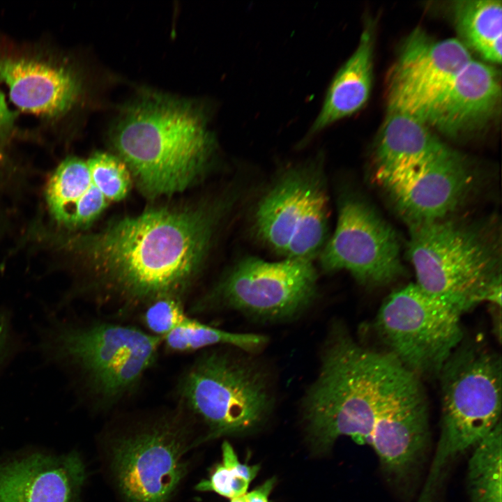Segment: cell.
I'll return each instance as SVG.
<instances>
[{
	"label": "cell",
	"instance_id": "obj_18",
	"mask_svg": "<svg viewBox=\"0 0 502 502\" xmlns=\"http://www.w3.org/2000/svg\"><path fill=\"white\" fill-rule=\"evenodd\" d=\"M0 79L13 102L23 111L56 116L68 111L79 92L75 75L66 66L27 56L0 59Z\"/></svg>",
	"mask_w": 502,
	"mask_h": 502
},
{
	"label": "cell",
	"instance_id": "obj_21",
	"mask_svg": "<svg viewBox=\"0 0 502 502\" xmlns=\"http://www.w3.org/2000/svg\"><path fill=\"white\" fill-rule=\"evenodd\" d=\"M458 38L470 51L491 63L501 62L502 3L499 0H459L452 5Z\"/></svg>",
	"mask_w": 502,
	"mask_h": 502
},
{
	"label": "cell",
	"instance_id": "obj_27",
	"mask_svg": "<svg viewBox=\"0 0 502 502\" xmlns=\"http://www.w3.org/2000/svg\"><path fill=\"white\" fill-rule=\"evenodd\" d=\"M9 319L3 312H0V364L5 358L10 342Z\"/></svg>",
	"mask_w": 502,
	"mask_h": 502
},
{
	"label": "cell",
	"instance_id": "obj_12",
	"mask_svg": "<svg viewBox=\"0 0 502 502\" xmlns=\"http://www.w3.org/2000/svg\"><path fill=\"white\" fill-rule=\"evenodd\" d=\"M319 257L325 271H346L366 286L386 285L404 273L396 231L357 195L340 199L335 229Z\"/></svg>",
	"mask_w": 502,
	"mask_h": 502
},
{
	"label": "cell",
	"instance_id": "obj_4",
	"mask_svg": "<svg viewBox=\"0 0 502 502\" xmlns=\"http://www.w3.org/2000/svg\"><path fill=\"white\" fill-rule=\"evenodd\" d=\"M416 284L464 314L483 301L501 306V238L492 221L452 216L409 227Z\"/></svg>",
	"mask_w": 502,
	"mask_h": 502
},
{
	"label": "cell",
	"instance_id": "obj_22",
	"mask_svg": "<svg viewBox=\"0 0 502 502\" xmlns=\"http://www.w3.org/2000/svg\"><path fill=\"white\" fill-rule=\"evenodd\" d=\"M266 342L264 335L225 330L192 317L183 326L162 337V346L167 351L177 353L203 351L215 346H231L254 352Z\"/></svg>",
	"mask_w": 502,
	"mask_h": 502
},
{
	"label": "cell",
	"instance_id": "obj_16",
	"mask_svg": "<svg viewBox=\"0 0 502 502\" xmlns=\"http://www.w3.org/2000/svg\"><path fill=\"white\" fill-rule=\"evenodd\" d=\"M500 74L490 64L472 59L433 103L423 121L429 127L457 137L480 129L498 112Z\"/></svg>",
	"mask_w": 502,
	"mask_h": 502
},
{
	"label": "cell",
	"instance_id": "obj_26",
	"mask_svg": "<svg viewBox=\"0 0 502 502\" xmlns=\"http://www.w3.org/2000/svg\"><path fill=\"white\" fill-rule=\"evenodd\" d=\"M275 482L274 478H270L252 491L231 499L230 502H269Z\"/></svg>",
	"mask_w": 502,
	"mask_h": 502
},
{
	"label": "cell",
	"instance_id": "obj_11",
	"mask_svg": "<svg viewBox=\"0 0 502 502\" xmlns=\"http://www.w3.org/2000/svg\"><path fill=\"white\" fill-rule=\"evenodd\" d=\"M312 262L244 257L209 293L195 301L189 312L233 310L265 321L296 318L317 295V273Z\"/></svg>",
	"mask_w": 502,
	"mask_h": 502
},
{
	"label": "cell",
	"instance_id": "obj_14",
	"mask_svg": "<svg viewBox=\"0 0 502 502\" xmlns=\"http://www.w3.org/2000/svg\"><path fill=\"white\" fill-rule=\"evenodd\" d=\"M458 38L437 40L416 28L403 43L388 73V110L423 120L433 103L472 60Z\"/></svg>",
	"mask_w": 502,
	"mask_h": 502
},
{
	"label": "cell",
	"instance_id": "obj_15",
	"mask_svg": "<svg viewBox=\"0 0 502 502\" xmlns=\"http://www.w3.org/2000/svg\"><path fill=\"white\" fill-rule=\"evenodd\" d=\"M476 174L452 149L381 184L409 227L438 221L457 211L473 190Z\"/></svg>",
	"mask_w": 502,
	"mask_h": 502
},
{
	"label": "cell",
	"instance_id": "obj_10",
	"mask_svg": "<svg viewBox=\"0 0 502 502\" xmlns=\"http://www.w3.org/2000/svg\"><path fill=\"white\" fill-rule=\"evenodd\" d=\"M462 314L411 283L386 297L374 328L386 351L421 379L439 376L462 342Z\"/></svg>",
	"mask_w": 502,
	"mask_h": 502
},
{
	"label": "cell",
	"instance_id": "obj_25",
	"mask_svg": "<svg viewBox=\"0 0 502 502\" xmlns=\"http://www.w3.org/2000/svg\"><path fill=\"white\" fill-rule=\"evenodd\" d=\"M190 317L184 302L170 297L153 301L142 312L145 330L160 337L181 327Z\"/></svg>",
	"mask_w": 502,
	"mask_h": 502
},
{
	"label": "cell",
	"instance_id": "obj_3",
	"mask_svg": "<svg viewBox=\"0 0 502 502\" xmlns=\"http://www.w3.org/2000/svg\"><path fill=\"white\" fill-rule=\"evenodd\" d=\"M112 140L143 193L181 192L206 170L216 148L204 113L184 101L145 94L117 121Z\"/></svg>",
	"mask_w": 502,
	"mask_h": 502
},
{
	"label": "cell",
	"instance_id": "obj_1",
	"mask_svg": "<svg viewBox=\"0 0 502 502\" xmlns=\"http://www.w3.org/2000/svg\"><path fill=\"white\" fill-rule=\"evenodd\" d=\"M420 379L390 353L363 346L334 327L303 400L312 440L326 448L337 437L350 436L373 448L387 474L403 478L418 462L429 437Z\"/></svg>",
	"mask_w": 502,
	"mask_h": 502
},
{
	"label": "cell",
	"instance_id": "obj_7",
	"mask_svg": "<svg viewBox=\"0 0 502 502\" xmlns=\"http://www.w3.org/2000/svg\"><path fill=\"white\" fill-rule=\"evenodd\" d=\"M175 393L178 404L206 427L204 440L252 429L273 402L262 370L221 349L201 352L179 376Z\"/></svg>",
	"mask_w": 502,
	"mask_h": 502
},
{
	"label": "cell",
	"instance_id": "obj_28",
	"mask_svg": "<svg viewBox=\"0 0 502 502\" xmlns=\"http://www.w3.org/2000/svg\"><path fill=\"white\" fill-rule=\"evenodd\" d=\"M4 114V101L1 92L0 91V127L3 121Z\"/></svg>",
	"mask_w": 502,
	"mask_h": 502
},
{
	"label": "cell",
	"instance_id": "obj_19",
	"mask_svg": "<svg viewBox=\"0 0 502 502\" xmlns=\"http://www.w3.org/2000/svg\"><path fill=\"white\" fill-rule=\"evenodd\" d=\"M449 149L420 119L388 110L375 146L374 177L381 185Z\"/></svg>",
	"mask_w": 502,
	"mask_h": 502
},
{
	"label": "cell",
	"instance_id": "obj_24",
	"mask_svg": "<svg viewBox=\"0 0 502 502\" xmlns=\"http://www.w3.org/2000/svg\"><path fill=\"white\" fill-rule=\"evenodd\" d=\"M222 462L215 466L208 478L201 480L195 489L213 492L230 499L246 493L259 471V466L241 463L227 441L222 446Z\"/></svg>",
	"mask_w": 502,
	"mask_h": 502
},
{
	"label": "cell",
	"instance_id": "obj_8",
	"mask_svg": "<svg viewBox=\"0 0 502 502\" xmlns=\"http://www.w3.org/2000/svg\"><path fill=\"white\" fill-rule=\"evenodd\" d=\"M195 421L178 404L131 422L113 439L110 469L125 502H167L186 473Z\"/></svg>",
	"mask_w": 502,
	"mask_h": 502
},
{
	"label": "cell",
	"instance_id": "obj_23",
	"mask_svg": "<svg viewBox=\"0 0 502 502\" xmlns=\"http://www.w3.org/2000/svg\"><path fill=\"white\" fill-rule=\"evenodd\" d=\"M501 423L474 448L469 461L471 502L501 501Z\"/></svg>",
	"mask_w": 502,
	"mask_h": 502
},
{
	"label": "cell",
	"instance_id": "obj_17",
	"mask_svg": "<svg viewBox=\"0 0 502 502\" xmlns=\"http://www.w3.org/2000/svg\"><path fill=\"white\" fill-rule=\"evenodd\" d=\"M86 478L77 453H35L0 464V502H77Z\"/></svg>",
	"mask_w": 502,
	"mask_h": 502
},
{
	"label": "cell",
	"instance_id": "obj_2",
	"mask_svg": "<svg viewBox=\"0 0 502 502\" xmlns=\"http://www.w3.org/2000/svg\"><path fill=\"white\" fill-rule=\"evenodd\" d=\"M234 195L197 208L151 209L57 245L87 261L99 303L121 316L162 298L184 301Z\"/></svg>",
	"mask_w": 502,
	"mask_h": 502
},
{
	"label": "cell",
	"instance_id": "obj_13",
	"mask_svg": "<svg viewBox=\"0 0 502 502\" xmlns=\"http://www.w3.org/2000/svg\"><path fill=\"white\" fill-rule=\"evenodd\" d=\"M131 184L130 172L119 157L103 152L86 160L68 157L48 178L45 202L59 227L76 231L89 227L109 204L124 199Z\"/></svg>",
	"mask_w": 502,
	"mask_h": 502
},
{
	"label": "cell",
	"instance_id": "obj_9",
	"mask_svg": "<svg viewBox=\"0 0 502 502\" xmlns=\"http://www.w3.org/2000/svg\"><path fill=\"white\" fill-rule=\"evenodd\" d=\"M252 222L257 239L283 259L319 257L329 228L323 156L284 169L259 199Z\"/></svg>",
	"mask_w": 502,
	"mask_h": 502
},
{
	"label": "cell",
	"instance_id": "obj_6",
	"mask_svg": "<svg viewBox=\"0 0 502 502\" xmlns=\"http://www.w3.org/2000/svg\"><path fill=\"white\" fill-rule=\"evenodd\" d=\"M54 342L55 352L75 368L101 410L112 409L134 395L162 346L160 337L109 320L66 326Z\"/></svg>",
	"mask_w": 502,
	"mask_h": 502
},
{
	"label": "cell",
	"instance_id": "obj_20",
	"mask_svg": "<svg viewBox=\"0 0 502 502\" xmlns=\"http://www.w3.org/2000/svg\"><path fill=\"white\" fill-rule=\"evenodd\" d=\"M374 35V23L367 22L354 52L330 82L319 113L301 145L332 124L355 114L367 102L373 81Z\"/></svg>",
	"mask_w": 502,
	"mask_h": 502
},
{
	"label": "cell",
	"instance_id": "obj_5",
	"mask_svg": "<svg viewBox=\"0 0 502 502\" xmlns=\"http://www.w3.org/2000/svg\"><path fill=\"white\" fill-rule=\"evenodd\" d=\"M501 357L485 346L462 342L441 377V434L420 496L432 497L441 473L457 455L474 448L501 423Z\"/></svg>",
	"mask_w": 502,
	"mask_h": 502
}]
</instances>
